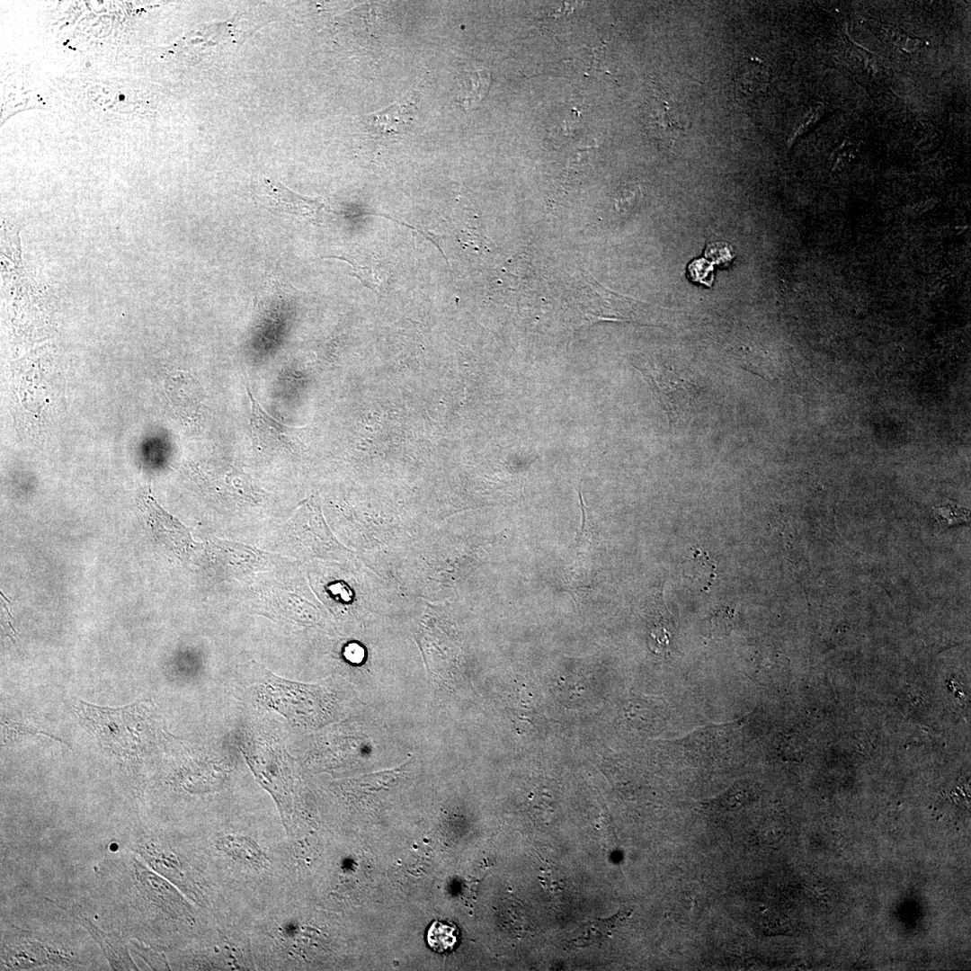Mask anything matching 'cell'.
<instances>
[{
    "instance_id": "6da1fadb",
    "label": "cell",
    "mask_w": 971,
    "mask_h": 971,
    "mask_svg": "<svg viewBox=\"0 0 971 971\" xmlns=\"http://www.w3.org/2000/svg\"><path fill=\"white\" fill-rule=\"evenodd\" d=\"M139 707L108 708L81 702L79 715L106 746L115 752H137L141 748Z\"/></svg>"
},
{
    "instance_id": "7a4b0ae2",
    "label": "cell",
    "mask_w": 971,
    "mask_h": 971,
    "mask_svg": "<svg viewBox=\"0 0 971 971\" xmlns=\"http://www.w3.org/2000/svg\"><path fill=\"white\" fill-rule=\"evenodd\" d=\"M257 197L266 207L314 223H322L325 205L320 199L295 193L279 182L267 178L258 181Z\"/></svg>"
},
{
    "instance_id": "3957f363",
    "label": "cell",
    "mask_w": 971,
    "mask_h": 971,
    "mask_svg": "<svg viewBox=\"0 0 971 971\" xmlns=\"http://www.w3.org/2000/svg\"><path fill=\"white\" fill-rule=\"evenodd\" d=\"M251 401L250 432L254 444L263 450L292 451L298 445V429L288 426L270 415L247 388Z\"/></svg>"
},
{
    "instance_id": "277c9868",
    "label": "cell",
    "mask_w": 971,
    "mask_h": 971,
    "mask_svg": "<svg viewBox=\"0 0 971 971\" xmlns=\"http://www.w3.org/2000/svg\"><path fill=\"white\" fill-rule=\"evenodd\" d=\"M582 510L583 516L582 528L577 533L573 553L566 569V580L572 589L581 588L585 583H590L593 575L598 572L596 560L599 541L594 538L591 524H587L583 504Z\"/></svg>"
},
{
    "instance_id": "5b68a950",
    "label": "cell",
    "mask_w": 971,
    "mask_h": 971,
    "mask_svg": "<svg viewBox=\"0 0 971 971\" xmlns=\"http://www.w3.org/2000/svg\"><path fill=\"white\" fill-rule=\"evenodd\" d=\"M414 116V102H396L381 111L368 114L367 125L372 132L379 135L401 133L409 127Z\"/></svg>"
},
{
    "instance_id": "8992f818",
    "label": "cell",
    "mask_w": 971,
    "mask_h": 971,
    "mask_svg": "<svg viewBox=\"0 0 971 971\" xmlns=\"http://www.w3.org/2000/svg\"><path fill=\"white\" fill-rule=\"evenodd\" d=\"M681 574L692 587L707 592L717 577L716 565L707 552L696 548L686 558Z\"/></svg>"
},
{
    "instance_id": "52a82bcc",
    "label": "cell",
    "mask_w": 971,
    "mask_h": 971,
    "mask_svg": "<svg viewBox=\"0 0 971 971\" xmlns=\"http://www.w3.org/2000/svg\"><path fill=\"white\" fill-rule=\"evenodd\" d=\"M82 923L87 928L93 936L96 939L104 951L107 958L111 962V966L115 969H133L135 968L134 963L129 958L127 949L120 937L112 933H108L101 931L95 927L90 921L86 919L81 920Z\"/></svg>"
},
{
    "instance_id": "ba28073f",
    "label": "cell",
    "mask_w": 971,
    "mask_h": 971,
    "mask_svg": "<svg viewBox=\"0 0 971 971\" xmlns=\"http://www.w3.org/2000/svg\"><path fill=\"white\" fill-rule=\"evenodd\" d=\"M735 621V610L728 606H721L714 610L703 621V634L708 638H723L731 632Z\"/></svg>"
},
{
    "instance_id": "9c48e42d",
    "label": "cell",
    "mask_w": 971,
    "mask_h": 971,
    "mask_svg": "<svg viewBox=\"0 0 971 971\" xmlns=\"http://www.w3.org/2000/svg\"><path fill=\"white\" fill-rule=\"evenodd\" d=\"M459 931L455 925L441 921L433 922L427 931V942L436 952L451 950L458 941Z\"/></svg>"
},
{
    "instance_id": "30bf717a",
    "label": "cell",
    "mask_w": 971,
    "mask_h": 971,
    "mask_svg": "<svg viewBox=\"0 0 971 971\" xmlns=\"http://www.w3.org/2000/svg\"><path fill=\"white\" fill-rule=\"evenodd\" d=\"M657 111L658 124L661 130L664 131V137L675 139L686 131L685 121L677 106L664 101Z\"/></svg>"
},
{
    "instance_id": "8fae6325",
    "label": "cell",
    "mask_w": 971,
    "mask_h": 971,
    "mask_svg": "<svg viewBox=\"0 0 971 971\" xmlns=\"http://www.w3.org/2000/svg\"><path fill=\"white\" fill-rule=\"evenodd\" d=\"M344 655L349 661L360 663L364 657V651L357 644H351L345 648Z\"/></svg>"
}]
</instances>
